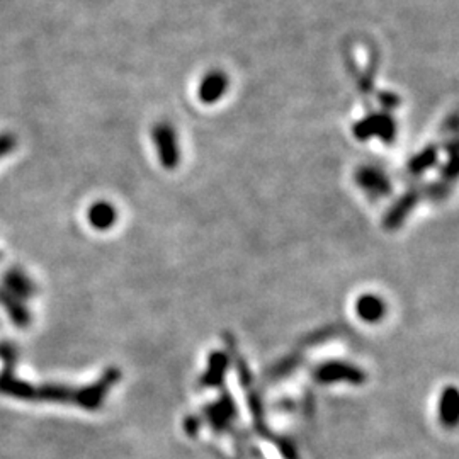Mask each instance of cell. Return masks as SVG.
<instances>
[{"label": "cell", "mask_w": 459, "mask_h": 459, "mask_svg": "<svg viewBox=\"0 0 459 459\" xmlns=\"http://www.w3.org/2000/svg\"><path fill=\"white\" fill-rule=\"evenodd\" d=\"M89 218H91V223L96 226V228H109V226L115 223L116 219V211L111 205H105V202H99L89 213Z\"/></svg>", "instance_id": "cell-11"}, {"label": "cell", "mask_w": 459, "mask_h": 459, "mask_svg": "<svg viewBox=\"0 0 459 459\" xmlns=\"http://www.w3.org/2000/svg\"><path fill=\"white\" fill-rule=\"evenodd\" d=\"M313 377L320 383H352L361 384L366 381V373L357 366L347 363H327L315 369Z\"/></svg>", "instance_id": "cell-2"}, {"label": "cell", "mask_w": 459, "mask_h": 459, "mask_svg": "<svg viewBox=\"0 0 459 459\" xmlns=\"http://www.w3.org/2000/svg\"><path fill=\"white\" fill-rule=\"evenodd\" d=\"M205 418L214 432L228 430L237 418V407L233 403V398L225 393L219 400L205 408Z\"/></svg>", "instance_id": "cell-3"}, {"label": "cell", "mask_w": 459, "mask_h": 459, "mask_svg": "<svg viewBox=\"0 0 459 459\" xmlns=\"http://www.w3.org/2000/svg\"><path fill=\"white\" fill-rule=\"evenodd\" d=\"M153 143L157 146L158 158L165 169H176L181 160L177 135L169 123H157L153 126Z\"/></svg>", "instance_id": "cell-1"}, {"label": "cell", "mask_w": 459, "mask_h": 459, "mask_svg": "<svg viewBox=\"0 0 459 459\" xmlns=\"http://www.w3.org/2000/svg\"><path fill=\"white\" fill-rule=\"evenodd\" d=\"M199 429H201V417L190 415L186 418V422H184L186 434H189V436H196Z\"/></svg>", "instance_id": "cell-13"}, {"label": "cell", "mask_w": 459, "mask_h": 459, "mask_svg": "<svg viewBox=\"0 0 459 459\" xmlns=\"http://www.w3.org/2000/svg\"><path fill=\"white\" fill-rule=\"evenodd\" d=\"M357 184L364 190H368L371 196H384L392 190L388 177L381 170L373 167H363L357 172Z\"/></svg>", "instance_id": "cell-7"}, {"label": "cell", "mask_w": 459, "mask_h": 459, "mask_svg": "<svg viewBox=\"0 0 459 459\" xmlns=\"http://www.w3.org/2000/svg\"><path fill=\"white\" fill-rule=\"evenodd\" d=\"M230 79L223 70H211L206 73L198 89V97L202 104H214L226 94Z\"/></svg>", "instance_id": "cell-5"}, {"label": "cell", "mask_w": 459, "mask_h": 459, "mask_svg": "<svg viewBox=\"0 0 459 459\" xmlns=\"http://www.w3.org/2000/svg\"><path fill=\"white\" fill-rule=\"evenodd\" d=\"M422 196H425L424 189L418 188H412L407 194H403V196L395 202V206L388 211L387 218H384V226H387L388 230L398 228V226L403 223V219L408 216L410 211L413 209V206L420 201Z\"/></svg>", "instance_id": "cell-6"}, {"label": "cell", "mask_w": 459, "mask_h": 459, "mask_svg": "<svg viewBox=\"0 0 459 459\" xmlns=\"http://www.w3.org/2000/svg\"><path fill=\"white\" fill-rule=\"evenodd\" d=\"M436 162H437V150L434 148V146H429V148H425L420 155H417L412 162H410L408 174L413 177H418L429 167H432Z\"/></svg>", "instance_id": "cell-12"}, {"label": "cell", "mask_w": 459, "mask_h": 459, "mask_svg": "<svg viewBox=\"0 0 459 459\" xmlns=\"http://www.w3.org/2000/svg\"><path fill=\"white\" fill-rule=\"evenodd\" d=\"M354 135L359 138V140L380 136L383 138L384 141H389L395 138V121L387 115H373L356 124Z\"/></svg>", "instance_id": "cell-4"}, {"label": "cell", "mask_w": 459, "mask_h": 459, "mask_svg": "<svg viewBox=\"0 0 459 459\" xmlns=\"http://www.w3.org/2000/svg\"><path fill=\"white\" fill-rule=\"evenodd\" d=\"M439 420L444 427L453 429L458 424V392L454 387H448L439 400Z\"/></svg>", "instance_id": "cell-9"}, {"label": "cell", "mask_w": 459, "mask_h": 459, "mask_svg": "<svg viewBox=\"0 0 459 459\" xmlns=\"http://www.w3.org/2000/svg\"><path fill=\"white\" fill-rule=\"evenodd\" d=\"M356 311L359 315V318L364 320V322L376 323L387 313V304H384L380 296L364 295L357 299Z\"/></svg>", "instance_id": "cell-8"}, {"label": "cell", "mask_w": 459, "mask_h": 459, "mask_svg": "<svg viewBox=\"0 0 459 459\" xmlns=\"http://www.w3.org/2000/svg\"><path fill=\"white\" fill-rule=\"evenodd\" d=\"M228 361L230 357L223 352H213L209 356V364L208 369H206L205 376L201 377V384L205 388H211V387H219L225 380V373L226 368H228Z\"/></svg>", "instance_id": "cell-10"}]
</instances>
